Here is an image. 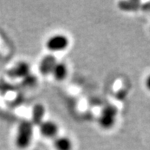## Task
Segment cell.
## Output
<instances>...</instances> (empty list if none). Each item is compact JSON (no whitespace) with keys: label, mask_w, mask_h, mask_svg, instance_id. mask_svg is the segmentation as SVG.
Returning a JSON list of instances; mask_svg holds the SVG:
<instances>
[{"label":"cell","mask_w":150,"mask_h":150,"mask_svg":"<svg viewBox=\"0 0 150 150\" xmlns=\"http://www.w3.org/2000/svg\"><path fill=\"white\" fill-rule=\"evenodd\" d=\"M33 123L30 120H22L18 125L15 135V146L20 150H25L30 147L33 140Z\"/></svg>","instance_id":"obj_1"},{"label":"cell","mask_w":150,"mask_h":150,"mask_svg":"<svg viewBox=\"0 0 150 150\" xmlns=\"http://www.w3.org/2000/svg\"><path fill=\"white\" fill-rule=\"evenodd\" d=\"M118 110L114 105L107 104L102 108L98 117L99 126L103 129H110L117 122Z\"/></svg>","instance_id":"obj_2"},{"label":"cell","mask_w":150,"mask_h":150,"mask_svg":"<svg viewBox=\"0 0 150 150\" xmlns=\"http://www.w3.org/2000/svg\"><path fill=\"white\" fill-rule=\"evenodd\" d=\"M70 46V39L66 35L56 33L50 36L45 42V47L52 53L64 52Z\"/></svg>","instance_id":"obj_3"},{"label":"cell","mask_w":150,"mask_h":150,"mask_svg":"<svg viewBox=\"0 0 150 150\" xmlns=\"http://www.w3.org/2000/svg\"><path fill=\"white\" fill-rule=\"evenodd\" d=\"M38 128L40 135L45 139L53 140L59 135V126L52 120H44L38 125Z\"/></svg>","instance_id":"obj_4"},{"label":"cell","mask_w":150,"mask_h":150,"mask_svg":"<svg viewBox=\"0 0 150 150\" xmlns=\"http://www.w3.org/2000/svg\"><path fill=\"white\" fill-rule=\"evenodd\" d=\"M57 61L56 57L52 54L45 55L44 57H42L39 62V65H38L39 72L44 76L51 75L52 69Z\"/></svg>","instance_id":"obj_5"},{"label":"cell","mask_w":150,"mask_h":150,"mask_svg":"<svg viewBox=\"0 0 150 150\" xmlns=\"http://www.w3.org/2000/svg\"><path fill=\"white\" fill-rule=\"evenodd\" d=\"M54 150H73L74 142L69 136L58 135L52 140Z\"/></svg>","instance_id":"obj_6"},{"label":"cell","mask_w":150,"mask_h":150,"mask_svg":"<svg viewBox=\"0 0 150 150\" xmlns=\"http://www.w3.org/2000/svg\"><path fill=\"white\" fill-rule=\"evenodd\" d=\"M53 78L57 81H63L67 78L68 75V67L63 61H58L54 66L51 73Z\"/></svg>","instance_id":"obj_7"},{"label":"cell","mask_w":150,"mask_h":150,"mask_svg":"<svg viewBox=\"0 0 150 150\" xmlns=\"http://www.w3.org/2000/svg\"><path fill=\"white\" fill-rule=\"evenodd\" d=\"M45 115V108L41 103H37L33 107L32 110V120L34 126H37L45 120L44 117Z\"/></svg>","instance_id":"obj_8"},{"label":"cell","mask_w":150,"mask_h":150,"mask_svg":"<svg viewBox=\"0 0 150 150\" xmlns=\"http://www.w3.org/2000/svg\"><path fill=\"white\" fill-rule=\"evenodd\" d=\"M12 74L16 78H25L30 74V66L27 62L21 61L12 69Z\"/></svg>","instance_id":"obj_9"},{"label":"cell","mask_w":150,"mask_h":150,"mask_svg":"<svg viewBox=\"0 0 150 150\" xmlns=\"http://www.w3.org/2000/svg\"><path fill=\"white\" fill-rule=\"evenodd\" d=\"M145 85H146V88L150 91V74L146 77V81H145Z\"/></svg>","instance_id":"obj_10"}]
</instances>
